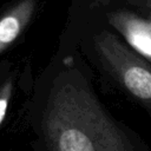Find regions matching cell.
<instances>
[{"label": "cell", "instance_id": "4", "mask_svg": "<svg viewBox=\"0 0 151 151\" xmlns=\"http://www.w3.org/2000/svg\"><path fill=\"white\" fill-rule=\"evenodd\" d=\"M35 2L25 0L12 7L0 18V53L5 51L24 31L34 12Z\"/></svg>", "mask_w": 151, "mask_h": 151}, {"label": "cell", "instance_id": "6", "mask_svg": "<svg viewBox=\"0 0 151 151\" xmlns=\"http://www.w3.org/2000/svg\"><path fill=\"white\" fill-rule=\"evenodd\" d=\"M150 25H151V22H150Z\"/></svg>", "mask_w": 151, "mask_h": 151}, {"label": "cell", "instance_id": "3", "mask_svg": "<svg viewBox=\"0 0 151 151\" xmlns=\"http://www.w3.org/2000/svg\"><path fill=\"white\" fill-rule=\"evenodd\" d=\"M107 17L134 52L151 59V25L149 22L127 11L112 12Z\"/></svg>", "mask_w": 151, "mask_h": 151}, {"label": "cell", "instance_id": "2", "mask_svg": "<svg viewBox=\"0 0 151 151\" xmlns=\"http://www.w3.org/2000/svg\"><path fill=\"white\" fill-rule=\"evenodd\" d=\"M93 48L107 73L151 110V64L109 31H100L93 37Z\"/></svg>", "mask_w": 151, "mask_h": 151}, {"label": "cell", "instance_id": "1", "mask_svg": "<svg viewBox=\"0 0 151 151\" xmlns=\"http://www.w3.org/2000/svg\"><path fill=\"white\" fill-rule=\"evenodd\" d=\"M44 131L51 151H133L80 74L58 77L47 101Z\"/></svg>", "mask_w": 151, "mask_h": 151}, {"label": "cell", "instance_id": "5", "mask_svg": "<svg viewBox=\"0 0 151 151\" xmlns=\"http://www.w3.org/2000/svg\"><path fill=\"white\" fill-rule=\"evenodd\" d=\"M11 94H12V83L11 80H8L6 84H4V86L0 90V124L5 118Z\"/></svg>", "mask_w": 151, "mask_h": 151}]
</instances>
